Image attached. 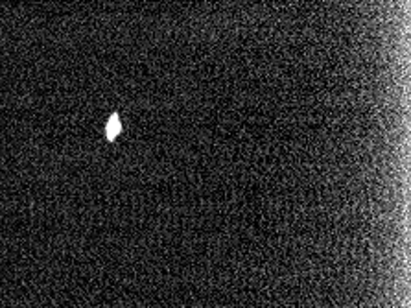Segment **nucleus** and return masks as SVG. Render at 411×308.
Wrapping results in <instances>:
<instances>
[{
  "label": "nucleus",
  "mask_w": 411,
  "mask_h": 308,
  "mask_svg": "<svg viewBox=\"0 0 411 308\" xmlns=\"http://www.w3.org/2000/svg\"><path fill=\"white\" fill-rule=\"evenodd\" d=\"M122 126H120V120H118V117L116 115H113L111 118H109V122H107V127H106V133H107V139L109 141H113V139L120 133Z\"/></svg>",
  "instance_id": "f257e3e1"
}]
</instances>
